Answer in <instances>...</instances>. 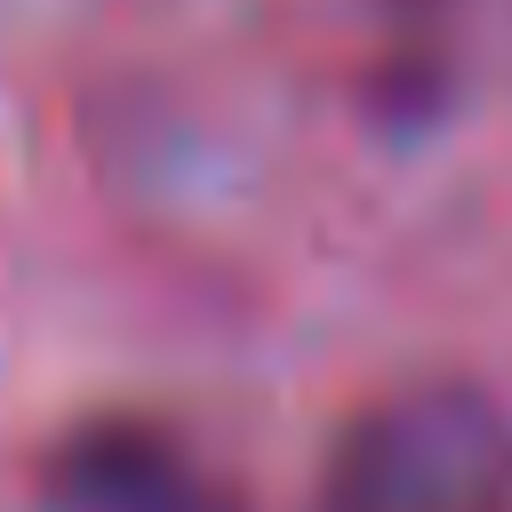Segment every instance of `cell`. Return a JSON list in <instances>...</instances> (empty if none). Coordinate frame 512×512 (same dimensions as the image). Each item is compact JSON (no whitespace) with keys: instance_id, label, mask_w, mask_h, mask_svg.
<instances>
[{"instance_id":"1","label":"cell","mask_w":512,"mask_h":512,"mask_svg":"<svg viewBox=\"0 0 512 512\" xmlns=\"http://www.w3.org/2000/svg\"><path fill=\"white\" fill-rule=\"evenodd\" d=\"M312 512H512V416L464 384H392L344 416Z\"/></svg>"},{"instance_id":"2","label":"cell","mask_w":512,"mask_h":512,"mask_svg":"<svg viewBox=\"0 0 512 512\" xmlns=\"http://www.w3.org/2000/svg\"><path fill=\"white\" fill-rule=\"evenodd\" d=\"M48 512H248V496L200 464V448L144 416V408H96L72 432H56L40 464Z\"/></svg>"}]
</instances>
